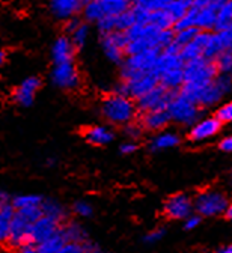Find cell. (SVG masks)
<instances>
[{
  "label": "cell",
  "mask_w": 232,
  "mask_h": 253,
  "mask_svg": "<svg viewBox=\"0 0 232 253\" xmlns=\"http://www.w3.org/2000/svg\"><path fill=\"white\" fill-rule=\"evenodd\" d=\"M101 115L110 124L125 126L130 122H135V118L138 115L136 103L127 97L110 93L101 103Z\"/></svg>",
  "instance_id": "6da1fadb"
},
{
  "label": "cell",
  "mask_w": 232,
  "mask_h": 253,
  "mask_svg": "<svg viewBox=\"0 0 232 253\" xmlns=\"http://www.w3.org/2000/svg\"><path fill=\"white\" fill-rule=\"evenodd\" d=\"M43 215L41 207L26 208V210H14L11 229H9V240L8 246L12 249H18L21 246H27V235L30 226Z\"/></svg>",
  "instance_id": "7a4b0ae2"
},
{
  "label": "cell",
  "mask_w": 232,
  "mask_h": 253,
  "mask_svg": "<svg viewBox=\"0 0 232 253\" xmlns=\"http://www.w3.org/2000/svg\"><path fill=\"white\" fill-rule=\"evenodd\" d=\"M160 53H161L160 50L152 48V50H148V51L136 54V56L125 57L124 62L121 63L122 82H131V80H136L148 73H152Z\"/></svg>",
  "instance_id": "3957f363"
},
{
  "label": "cell",
  "mask_w": 232,
  "mask_h": 253,
  "mask_svg": "<svg viewBox=\"0 0 232 253\" xmlns=\"http://www.w3.org/2000/svg\"><path fill=\"white\" fill-rule=\"evenodd\" d=\"M178 93L194 103L199 109L214 106L223 98V93L216 86L214 80L210 83H184Z\"/></svg>",
  "instance_id": "277c9868"
},
{
  "label": "cell",
  "mask_w": 232,
  "mask_h": 253,
  "mask_svg": "<svg viewBox=\"0 0 232 253\" xmlns=\"http://www.w3.org/2000/svg\"><path fill=\"white\" fill-rule=\"evenodd\" d=\"M228 208V198L217 190H207L196 196L193 201V211L197 212V215L204 217H213L223 214Z\"/></svg>",
  "instance_id": "5b68a950"
},
{
  "label": "cell",
  "mask_w": 232,
  "mask_h": 253,
  "mask_svg": "<svg viewBox=\"0 0 232 253\" xmlns=\"http://www.w3.org/2000/svg\"><path fill=\"white\" fill-rule=\"evenodd\" d=\"M183 74L184 83H210L219 76L214 62L204 57L184 63Z\"/></svg>",
  "instance_id": "8992f818"
},
{
  "label": "cell",
  "mask_w": 232,
  "mask_h": 253,
  "mask_svg": "<svg viewBox=\"0 0 232 253\" xmlns=\"http://www.w3.org/2000/svg\"><path fill=\"white\" fill-rule=\"evenodd\" d=\"M168 113L171 116V121H174L180 125L191 126L199 121L201 109H199L194 103H191L190 100L184 98L183 95L177 93L175 98L171 101V104L168 107Z\"/></svg>",
  "instance_id": "52a82bcc"
},
{
  "label": "cell",
  "mask_w": 232,
  "mask_h": 253,
  "mask_svg": "<svg viewBox=\"0 0 232 253\" xmlns=\"http://www.w3.org/2000/svg\"><path fill=\"white\" fill-rule=\"evenodd\" d=\"M178 92L166 90L160 84L149 90L146 95H143L142 98L136 100V109L140 113L152 112V110H168L171 101L175 98V95Z\"/></svg>",
  "instance_id": "ba28073f"
},
{
  "label": "cell",
  "mask_w": 232,
  "mask_h": 253,
  "mask_svg": "<svg viewBox=\"0 0 232 253\" xmlns=\"http://www.w3.org/2000/svg\"><path fill=\"white\" fill-rule=\"evenodd\" d=\"M51 83L63 90H73L80 86V73L74 62L54 65L50 74Z\"/></svg>",
  "instance_id": "9c48e42d"
},
{
  "label": "cell",
  "mask_w": 232,
  "mask_h": 253,
  "mask_svg": "<svg viewBox=\"0 0 232 253\" xmlns=\"http://www.w3.org/2000/svg\"><path fill=\"white\" fill-rule=\"evenodd\" d=\"M99 42H101L103 51L107 56V59L121 65L125 59V47L128 44L125 34H122V32H112V34L101 35L99 37Z\"/></svg>",
  "instance_id": "30bf717a"
},
{
  "label": "cell",
  "mask_w": 232,
  "mask_h": 253,
  "mask_svg": "<svg viewBox=\"0 0 232 253\" xmlns=\"http://www.w3.org/2000/svg\"><path fill=\"white\" fill-rule=\"evenodd\" d=\"M223 51L232 53V24L220 32H211L208 44L202 53V57L208 60H214Z\"/></svg>",
  "instance_id": "8fae6325"
},
{
  "label": "cell",
  "mask_w": 232,
  "mask_h": 253,
  "mask_svg": "<svg viewBox=\"0 0 232 253\" xmlns=\"http://www.w3.org/2000/svg\"><path fill=\"white\" fill-rule=\"evenodd\" d=\"M60 226L62 225H59L57 221H54L53 218H50L47 215H41L35 223L30 226V231L27 235V244L37 247L38 244L51 238L59 231Z\"/></svg>",
  "instance_id": "7c38bea8"
},
{
  "label": "cell",
  "mask_w": 232,
  "mask_h": 253,
  "mask_svg": "<svg viewBox=\"0 0 232 253\" xmlns=\"http://www.w3.org/2000/svg\"><path fill=\"white\" fill-rule=\"evenodd\" d=\"M164 214L174 220H186L193 214V201L184 193H177L164 202Z\"/></svg>",
  "instance_id": "4fadbf2b"
},
{
  "label": "cell",
  "mask_w": 232,
  "mask_h": 253,
  "mask_svg": "<svg viewBox=\"0 0 232 253\" xmlns=\"http://www.w3.org/2000/svg\"><path fill=\"white\" fill-rule=\"evenodd\" d=\"M43 82L40 77L37 76H32V77H27L24 79L15 89H14V93H12V98L15 101V104L21 106V107H29L33 104L35 101V95L37 92L40 90Z\"/></svg>",
  "instance_id": "5bb4252c"
},
{
  "label": "cell",
  "mask_w": 232,
  "mask_h": 253,
  "mask_svg": "<svg viewBox=\"0 0 232 253\" xmlns=\"http://www.w3.org/2000/svg\"><path fill=\"white\" fill-rule=\"evenodd\" d=\"M83 3L85 2H80V0H53L48 3V9L56 20L65 23L66 20L79 17L82 14Z\"/></svg>",
  "instance_id": "9a60e30c"
},
{
  "label": "cell",
  "mask_w": 232,
  "mask_h": 253,
  "mask_svg": "<svg viewBox=\"0 0 232 253\" xmlns=\"http://www.w3.org/2000/svg\"><path fill=\"white\" fill-rule=\"evenodd\" d=\"M222 124L216 118H205L197 121L188 131V140L190 142H204L213 136H216L220 131Z\"/></svg>",
  "instance_id": "2e32d148"
},
{
  "label": "cell",
  "mask_w": 232,
  "mask_h": 253,
  "mask_svg": "<svg viewBox=\"0 0 232 253\" xmlns=\"http://www.w3.org/2000/svg\"><path fill=\"white\" fill-rule=\"evenodd\" d=\"M77 48L73 45L70 37L62 35L57 37L51 45V59L54 65H60V63H68V62H74V56H76Z\"/></svg>",
  "instance_id": "e0dca14e"
},
{
  "label": "cell",
  "mask_w": 232,
  "mask_h": 253,
  "mask_svg": "<svg viewBox=\"0 0 232 253\" xmlns=\"http://www.w3.org/2000/svg\"><path fill=\"white\" fill-rule=\"evenodd\" d=\"M210 35H211V32H199V34L196 35V38L184 45L180 51V57L184 63L187 62H191L194 59H199V57H202V53L208 44V40H210Z\"/></svg>",
  "instance_id": "ac0fdd59"
},
{
  "label": "cell",
  "mask_w": 232,
  "mask_h": 253,
  "mask_svg": "<svg viewBox=\"0 0 232 253\" xmlns=\"http://www.w3.org/2000/svg\"><path fill=\"white\" fill-rule=\"evenodd\" d=\"M171 122L172 121H171V116H169L168 110H152V112L142 113L140 121H139V125L142 126V130L161 131Z\"/></svg>",
  "instance_id": "d6986e66"
},
{
  "label": "cell",
  "mask_w": 232,
  "mask_h": 253,
  "mask_svg": "<svg viewBox=\"0 0 232 253\" xmlns=\"http://www.w3.org/2000/svg\"><path fill=\"white\" fill-rule=\"evenodd\" d=\"M85 136V140L91 145H95V146H103V145H107L110 143L113 139H115V134L110 128L107 126H103V125H92V126H88L83 133Z\"/></svg>",
  "instance_id": "ffe728a7"
},
{
  "label": "cell",
  "mask_w": 232,
  "mask_h": 253,
  "mask_svg": "<svg viewBox=\"0 0 232 253\" xmlns=\"http://www.w3.org/2000/svg\"><path fill=\"white\" fill-rule=\"evenodd\" d=\"M59 232L63 237L65 243H85L89 240L86 229L76 221H65L59 228Z\"/></svg>",
  "instance_id": "44dd1931"
},
{
  "label": "cell",
  "mask_w": 232,
  "mask_h": 253,
  "mask_svg": "<svg viewBox=\"0 0 232 253\" xmlns=\"http://www.w3.org/2000/svg\"><path fill=\"white\" fill-rule=\"evenodd\" d=\"M41 211H43V215L53 218L59 225H63L65 221H68V211H66L65 207L56 199H44L41 204Z\"/></svg>",
  "instance_id": "7402d4cb"
},
{
  "label": "cell",
  "mask_w": 232,
  "mask_h": 253,
  "mask_svg": "<svg viewBox=\"0 0 232 253\" xmlns=\"http://www.w3.org/2000/svg\"><path fill=\"white\" fill-rule=\"evenodd\" d=\"M184 67V62L181 60L180 56L175 54H166V53H160V56L157 57V62L154 65L152 73L160 77L161 74H164L166 71H171V70H177V68H183Z\"/></svg>",
  "instance_id": "603a6c76"
},
{
  "label": "cell",
  "mask_w": 232,
  "mask_h": 253,
  "mask_svg": "<svg viewBox=\"0 0 232 253\" xmlns=\"http://www.w3.org/2000/svg\"><path fill=\"white\" fill-rule=\"evenodd\" d=\"M158 84L161 87H164L166 90H172V92H180V89L184 84V74H183V68H177V70H171L166 71L164 74H161L158 77Z\"/></svg>",
  "instance_id": "cb8c5ba5"
},
{
  "label": "cell",
  "mask_w": 232,
  "mask_h": 253,
  "mask_svg": "<svg viewBox=\"0 0 232 253\" xmlns=\"http://www.w3.org/2000/svg\"><path fill=\"white\" fill-rule=\"evenodd\" d=\"M214 26H216V11L211 9L207 2L205 6L197 9L194 27L199 29L201 32H211V30H214Z\"/></svg>",
  "instance_id": "d4e9b609"
},
{
  "label": "cell",
  "mask_w": 232,
  "mask_h": 253,
  "mask_svg": "<svg viewBox=\"0 0 232 253\" xmlns=\"http://www.w3.org/2000/svg\"><path fill=\"white\" fill-rule=\"evenodd\" d=\"M181 142L180 136L171 131H163L158 133L157 136H154L149 142V148L151 151L157 152V151H164V149H171L175 148L178 143Z\"/></svg>",
  "instance_id": "484cf974"
},
{
  "label": "cell",
  "mask_w": 232,
  "mask_h": 253,
  "mask_svg": "<svg viewBox=\"0 0 232 253\" xmlns=\"http://www.w3.org/2000/svg\"><path fill=\"white\" fill-rule=\"evenodd\" d=\"M12 214H14V208L11 205V201H9V204L0 208V246L8 244Z\"/></svg>",
  "instance_id": "4316f807"
},
{
  "label": "cell",
  "mask_w": 232,
  "mask_h": 253,
  "mask_svg": "<svg viewBox=\"0 0 232 253\" xmlns=\"http://www.w3.org/2000/svg\"><path fill=\"white\" fill-rule=\"evenodd\" d=\"M99 3L104 17H118L131 8V2L128 0H99Z\"/></svg>",
  "instance_id": "83f0119b"
},
{
  "label": "cell",
  "mask_w": 232,
  "mask_h": 253,
  "mask_svg": "<svg viewBox=\"0 0 232 253\" xmlns=\"http://www.w3.org/2000/svg\"><path fill=\"white\" fill-rule=\"evenodd\" d=\"M82 15H83L86 23H95L96 24L99 20L104 17L99 0H88V2H85L83 9H82Z\"/></svg>",
  "instance_id": "f1b7e54d"
},
{
  "label": "cell",
  "mask_w": 232,
  "mask_h": 253,
  "mask_svg": "<svg viewBox=\"0 0 232 253\" xmlns=\"http://www.w3.org/2000/svg\"><path fill=\"white\" fill-rule=\"evenodd\" d=\"M149 24L155 26L158 30H169V29H174V24L175 21L172 20V17L169 15V12L166 9H160V11H154L149 14V20H148Z\"/></svg>",
  "instance_id": "f546056e"
},
{
  "label": "cell",
  "mask_w": 232,
  "mask_h": 253,
  "mask_svg": "<svg viewBox=\"0 0 232 253\" xmlns=\"http://www.w3.org/2000/svg\"><path fill=\"white\" fill-rule=\"evenodd\" d=\"M232 24V2L231 0H225V3L220 6V9L216 12V26L214 32H220Z\"/></svg>",
  "instance_id": "4dcf8cb0"
},
{
  "label": "cell",
  "mask_w": 232,
  "mask_h": 253,
  "mask_svg": "<svg viewBox=\"0 0 232 253\" xmlns=\"http://www.w3.org/2000/svg\"><path fill=\"white\" fill-rule=\"evenodd\" d=\"M43 198L40 195H18L11 199V205L14 210H26V208H35L41 207Z\"/></svg>",
  "instance_id": "1f68e13d"
},
{
  "label": "cell",
  "mask_w": 232,
  "mask_h": 253,
  "mask_svg": "<svg viewBox=\"0 0 232 253\" xmlns=\"http://www.w3.org/2000/svg\"><path fill=\"white\" fill-rule=\"evenodd\" d=\"M191 2L193 0H169L168 6H166V11L169 12V15L172 17L174 21H178L190 9Z\"/></svg>",
  "instance_id": "d6a6232c"
},
{
  "label": "cell",
  "mask_w": 232,
  "mask_h": 253,
  "mask_svg": "<svg viewBox=\"0 0 232 253\" xmlns=\"http://www.w3.org/2000/svg\"><path fill=\"white\" fill-rule=\"evenodd\" d=\"M63 244H65V240L57 231L51 238L37 246V253H57L63 247Z\"/></svg>",
  "instance_id": "836d02e7"
},
{
  "label": "cell",
  "mask_w": 232,
  "mask_h": 253,
  "mask_svg": "<svg viewBox=\"0 0 232 253\" xmlns=\"http://www.w3.org/2000/svg\"><path fill=\"white\" fill-rule=\"evenodd\" d=\"M135 24H136V20H135V15H133L131 8L119 14L118 17H115V32H122V34H125V32Z\"/></svg>",
  "instance_id": "e575fe53"
},
{
  "label": "cell",
  "mask_w": 232,
  "mask_h": 253,
  "mask_svg": "<svg viewBox=\"0 0 232 253\" xmlns=\"http://www.w3.org/2000/svg\"><path fill=\"white\" fill-rule=\"evenodd\" d=\"M88 38H89V24L85 23V21H83V23L73 32V34L70 35V40H71L73 45H74L77 50L82 48V47H85Z\"/></svg>",
  "instance_id": "d590c367"
},
{
  "label": "cell",
  "mask_w": 232,
  "mask_h": 253,
  "mask_svg": "<svg viewBox=\"0 0 232 253\" xmlns=\"http://www.w3.org/2000/svg\"><path fill=\"white\" fill-rule=\"evenodd\" d=\"M213 62H214L219 74H226L228 76L229 73H232V53L231 51L220 53Z\"/></svg>",
  "instance_id": "8d00e7d4"
},
{
  "label": "cell",
  "mask_w": 232,
  "mask_h": 253,
  "mask_svg": "<svg viewBox=\"0 0 232 253\" xmlns=\"http://www.w3.org/2000/svg\"><path fill=\"white\" fill-rule=\"evenodd\" d=\"M199 32H201V30L196 29V27H190V29H184V30L175 32V40H174V42H177L183 48L184 45L190 44L196 38V35L199 34Z\"/></svg>",
  "instance_id": "74e56055"
},
{
  "label": "cell",
  "mask_w": 232,
  "mask_h": 253,
  "mask_svg": "<svg viewBox=\"0 0 232 253\" xmlns=\"http://www.w3.org/2000/svg\"><path fill=\"white\" fill-rule=\"evenodd\" d=\"M175 40V30L174 29H169V30H160L158 35L155 38V47L163 51L166 47H168L169 44H172Z\"/></svg>",
  "instance_id": "f35d334b"
},
{
  "label": "cell",
  "mask_w": 232,
  "mask_h": 253,
  "mask_svg": "<svg viewBox=\"0 0 232 253\" xmlns=\"http://www.w3.org/2000/svg\"><path fill=\"white\" fill-rule=\"evenodd\" d=\"M73 212L79 217H83V218H88L92 215L93 212V208L92 205L88 202V201H77L74 205H73Z\"/></svg>",
  "instance_id": "ab89813d"
},
{
  "label": "cell",
  "mask_w": 232,
  "mask_h": 253,
  "mask_svg": "<svg viewBox=\"0 0 232 253\" xmlns=\"http://www.w3.org/2000/svg\"><path fill=\"white\" fill-rule=\"evenodd\" d=\"M220 124H232V101L225 103L214 116Z\"/></svg>",
  "instance_id": "60d3db41"
},
{
  "label": "cell",
  "mask_w": 232,
  "mask_h": 253,
  "mask_svg": "<svg viewBox=\"0 0 232 253\" xmlns=\"http://www.w3.org/2000/svg\"><path fill=\"white\" fill-rule=\"evenodd\" d=\"M96 27L99 32V37L112 34V32H115V17H103L96 23Z\"/></svg>",
  "instance_id": "b9f144b4"
},
{
  "label": "cell",
  "mask_w": 232,
  "mask_h": 253,
  "mask_svg": "<svg viewBox=\"0 0 232 253\" xmlns=\"http://www.w3.org/2000/svg\"><path fill=\"white\" fill-rule=\"evenodd\" d=\"M214 83H216V86L220 89V92L225 95V93H228L231 89H232V79L229 77V76H226V74H219L216 79H214Z\"/></svg>",
  "instance_id": "7bdbcfd3"
},
{
  "label": "cell",
  "mask_w": 232,
  "mask_h": 253,
  "mask_svg": "<svg viewBox=\"0 0 232 253\" xmlns=\"http://www.w3.org/2000/svg\"><path fill=\"white\" fill-rule=\"evenodd\" d=\"M124 133L128 139H138L142 134V126L139 122H130L124 126Z\"/></svg>",
  "instance_id": "ee69618b"
},
{
  "label": "cell",
  "mask_w": 232,
  "mask_h": 253,
  "mask_svg": "<svg viewBox=\"0 0 232 253\" xmlns=\"http://www.w3.org/2000/svg\"><path fill=\"white\" fill-rule=\"evenodd\" d=\"M164 234H166V231H164L163 228L154 229V231L148 232V234L143 237V241H145V243H148V244H154V243L160 241V240L164 237Z\"/></svg>",
  "instance_id": "f6af8a7d"
},
{
  "label": "cell",
  "mask_w": 232,
  "mask_h": 253,
  "mask_svg": "<svg viewBox=\"0 0 232 253\" xmlns=\"http://www.w3.org/2000/svg\"><path fill=\"white\" fill-rule=\"evenodd\" d=\"M83 21H82V18L80 17H74V18H70V20H66L65 23H63V30L66 32V37H70L73 32L82 24Z\"/></svg>",
  "instance_id": "bcb514c9"
},
{
  "label": "cell",
  "mask_w": 232,
  "mask_h": 253,
  "mask_svg": "<svg viewBox=\"0 0 232 253\" xmlns=\"http://www.w3.org/2000/svg\"><path fill=\"white\" fill-rule=\"evenodd\" d=\"M184 221H186V223H184V228H186L187 231H191V229H194V228L199 226V223H201V217L196 215V214H191V215L187 217Z\"/></svg>",
  "instance_id": "7dc6e473"
},
{
  "label": "cell",
  "mask_w": 232,
  "mask_h": 253,
  "mask_svg": "<svg viewBox=\"0 0 232 253\" xmlns=\"http://www.w3.org/2000/svg\"><path fill=\"white\" fill-rule=\"evenodd\" d=\"M119 149H121L122 154H133L135 151H138V145L133 140H128V142H124Z\"/></svg>",
  "instance_id": "c3c4849f"
},
{
  "label": "cell",
  "mask_w": 232,
  "mask_h": 253,
  "mask_svg": "<svg viewBox=\"0 0 232 253\" xmlns=\"http://www.w3.org/2000/svg\"><path fill=\"white\" fill-rule=\"evenodd\" d=\"M180 51H181V47L177 42L169 44L168 47L163 50V53H166V54H175V56H180Z\"/></svg>",
  "instance_id": "681fc988"
},
{
  "label": "cell",
  "mask_w": 232,
  "mask_h": 253,
  "mask_svg": "<svg viewBox=\"0 0 232 253\" xmlns=\"http://www.w3.org/2000/svg\"><path fill=\"white\" fill-rule=\"evenodd\" d=\"M220 149L225 152H232V136H228L220 142Z\"/></svg>",
  "instance_id": "f907efd6"
},
{
  "label": "cell",
  "mask_w": 232,
  "mask_h": 253,
  "mask_svg": "<svg viewBox=\"0 0 232 253\" xmlns=\"http://www.w3.org/2000/svg\"><path fill=\"white\" fill-rule=\"evenodd\" d=\"M14 253H37V247L35 246H21L18 249H15Z\"/></svg>",
  "instance_id": "816d5d0a"
},
{
  "label": "cell",
  "mask_w": 232,
  "mask_h": 253,
  "mask_svg": "<svg viewBox=\"0 0 232 253\" xmlns=\"http://www.w3.org/2000/svg\"><path fill=\"white\" fill-rule=\"evenodd\" d=\"M6 204H9V196L0 190V208H2L3 205H6Z\"/></svg>",
  "instance_id": "f5cc1de1"
},
{
  "label": "cell",
  "mask_w": 232,
  "mask_h": 253,
  "mask_svg": "<svg viewBox=\"0 0 232 253\" xmlns=\"http://www.w3.org/2000/svg\"><path fill=\"white\" fill-rule=\"evenodd\" d=\"M216 253H232V244L226 246V247H222L220 250H217Z\"/></svg>",
  "instance_id": "db71d44e"
},
{
  "label": "cell",
  "mask_w": 232,
  "mask_h": 253,
  "mask_svg": "<svg viewBox=\"0 0 232 253\" xmlns=\"http://www.w3.org/2000/svg\"><path fill=\"white\" fill-rule=\"evenodd\" d=\"M5 59H6V53L3 50H0V68L3 67V63H5Z\"/></svg>",
  "instance_id": "11a10c76"
},
{
  "label": "cell",
  "mask_w": 232,
  "mask_h": 253,
  "mask_svg": "<svg viewBox=\"0 0 232 253\" xmlns=\"http://www.w3.org/2000/svg\"><path fill=\"white\" fill-rule=\"evenodd\" d=\"M225 214H226V217H228L229 220H232V204H231V205H228V208H226Z\"/></svg>",
  "instance_id": "9f6ffc18"
},
{
  "label": "cell",
  "mask_w": 232,
  "mask_h": 253,
  "mask_svg": "<svg viewBox=\"0 0 232 253\" xmlns=\"http://www.w3.org/2000/svg\"><path fill=\"white\" fill-rule=\"evenodd\" d=\"M99 253H103V252H99Z\"/></svg>",
  "instance_id": "6f0895ef"
},
{
  "label": "cell",
  "mask_w": 232,
  "mask_h": 253,
  "mask_svg": "<svg viewBox=\"0 0 232 253\" xmlns=\"http://www.w3.org/2000/svg\"><path fill=\"white\" fill-rule=\"evenodd\" d=\"M231 79H232V77H231Z\"/></svg>",
  "instance_id": "680465c9"
}]
</instances>
